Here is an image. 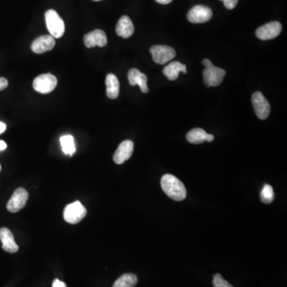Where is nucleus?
Here are the masks:
<instances>
[{
	"label": "nucleus",
	"mask_w": 287,
	"mask_h": 287,
	"mask_svg": "<svg viewBox=\"0 0 287 287\" xmlns=\"http://www.w3.org/2000/svg\"><path fill=\"white\" fill-rule=\"evenodd\" d=\"M93 1H100V0H93Z\"/></svg>",
	"instance_id": "obj_31"
},
{
	"label": "nucleus",
	"mask_w": 287,
	"mask_h": 287,
	"mask_svg": "<svg viewBox=\"0 0 287 287\" xmlns=\"http://www.w3.org/2000/svg\"><path fill=\"white\" fill-rule=\"evenodd\" d=\"M156 2L159 3L160 4H170L171 2H172V0H155Z\"/></svg>",
	"instance_id": "obj_29"
},
{
	"label": "nucleus",
	"mask_w": 287,
	"mask_h": 287,
	"mask_svg": "<svg viewBox=\"0 0 287 287\" xmlns=\"http://www.w3.org/2000/svg\"><path fill=\"white\" fill-rule=\"evenodd\" d=\"M8 86V81L5 77H0V91L5 90Z\"/></svg>",
	"instance_id": "obj_25"
},
{
	"label": "nucleus",
	"mask_w": 287,
	"mask_h": 287,
	"mask_svg": "<svg viewBox=\"0 0 287 287\" xmlns=\"http://www.w3.org/2000/svg\"><path fill=\"white\" fill-rule=\"evenodd\" d=\"M208 133L202 129H193L189 131L187 134V140L192 144H202L206 141V137Z\"/></svg>",
	"instance_id": "obj_20"
},
{
	"label": "nucleus",
	"mask_w": 287,
	"mask_h": 287,
	"mask_svg": "<svg viewBox=\"0 0 287 287\" xmlns=\"http://www.w3.org/2000/svg\"><path fill=\"white\" fill-rule=\"evenodd\" d=\"M55 46V39L51 35H43L36 38L31 44V50L36 54H43L52 50Z\"/></svg>",
	"instance_id": "obj_13"
},
{
	"label": "nucleus",
	"mask_w": 287,
	"mask_h": 287,
	"mask_svg": "<svg viewBox=\"0 0 287 287\" xmlns=\"http://www.w3.org/2000/svg\"><path fill=\"white\" fill-rule=\"evenodd\" d=\"M116 32L121 38H128L131 37L134 33V27L131 19L126 15L122 16L117 23Z\"/></svg>",
	"instance_id": "obj_16"
},
{
	"label": "nucleus",
	"mask_w": 287,
	"mask_h": 287,
	"mask_svg": "<svg viewBox=\"0 0 287 287\" xmlns=\"http://www.w3.org/2000/svg\"><path fill=\"white\" fill-rule=\"evenodd\" d=\"M29 194L23 188L16 189L7 203V210L11 213H16L24 208L28 200Z\"/></svg>",
	"instance_id": "obj_7"
},
{
	"label": "nucleus",
	"mask_w": 287,
	"mask_h": 287,
	"mask_svg": "<svg viewBox=\"0 0 287 287\" xmlns=\"http://www.w3.org/2000/svg\"><path fill=\"white\" fill-rule=\"evenodd\" d=\"M0 240L3 243V249L8 253H16L19 249L14 241L12 232L8 228H3L0 229Z\"/></svg>",
	"instance_id": "obj_14"
},
{
	"label": "nucleus",
	"mask_w": 287,
	"mask_h": 287,
	"mask_svg": "<svg viewBox=\"0 0 287 287\" xmlns=\"http://www.w3.org/2000/svg\"><path fill=\"white\" fill-rule=\"evenodd\" d=\"M180 72L186 74L187 67L184 64H182L179 61H172L167 65L163 70V74L170 81L176 80Z\"/></svg>",
	"instance_id": "obj_17"
},
{
	"label": "nucleus",
	"mask_w": 287,
	"mask_h": 287,
	"mask_svg": "<svg viewBox=\"0 0 287 287\" xmlns=\"http://www.w3.org/2000/svg\"><path fill=\"white\" fill-rule=\"evenodd\" d=\"M153 59L157 64L163 65L173 59L176 55V50L169 46L156 45L151 47Z\"/></svg>",
	"instance_id": "obj_6"
},
{
	"label": "nucleus",
	"mask_w": 287,
	"mask_h": 287,
	"mask_svg": "<svg viewBox=\"0 0 287 287\" xmlns=\"http://www.w3.org/2000/svg\"><path fill=\"white\" fill-rule=\"evenodd\" d=\"M137 277L133 274L121 275L113 284V287H134L137 283Z\"/></svg>",
	"instance_id": "obj_21"
},
{
	"label": "nucleus",
	"mask_w": 287,
	"mask_h": 287,
	"mask_svg": "<svg viewBox=\"0 0 287 287\" xmlns=\"http://www.w3.org/2000/svg\"><path fill=\"white\" fill-rule=\"evenodd\" d=\"M212 14L210 7L195 6L188 13V19L192 24H204L212 18Z\"/></svg>",
	"instance_id": "obj_9"
},
{
	"label": "nucleus",
	"mask_w": 287,
	"mask_h": 287,
	"mask_svg": "<svg viewBox=\"0 0 287 287\" xmlns=\"http://www.w3.org/2000/svg\"><path fill=\"white\" fill-rule=\"evenodd\" d=\"M6 129H7V126H6L5 123L0 121V134H2L3 133L5 132Z\"/></svg>",
	"instance_id": "obj_27"
},
{
	"label": "nucleus",
	"mask_w": 287,
	"mask_h": 287,
	"mask_svg": "<svg viewBox=\"0 0 287 287\" xmlns=\"http://www.w3.org/2000/svg\"><path fill=\"white\" fill-rule=\"evenodd\" d=\"M61 149L63 153L70 156H73L76 152L75 144H74V136L71 135H65L60 137Z\"/></svg>",
	"instance_id": "obj_19"
},
{
	"label": "nucleus",
	"mask_w": 287,
	"mask_h": 287,
	"mask_svg": "<svg viewBox=\"0 0 287 287\" xmlns=\"http://www.w3.org/2000/svg\"><path fill=\"white\" fill-rule=\"evenodd\" d=\"M106 94L110 99H116L118 97L120 93V83L118 79L114 74H109L106 76Z\"/></svg>",
	"instance_id": "obj_18"
},
{
	"label": "nucleus",
	"mask_w": 287,
	"mask_h": 287,
	"mask_svg": "<svg viewBox=\"0 0 287 287\" xmlns=\"http://www.w3.org/2000/svg\"><path fill=\"white\" fill-rule=\"evenodd\" d=\"M7 146L5 141L0 140V151H4L7 149Z\"/></svg>",
	"instance_id": "obj_28"
},
{
	"label": "nucleus",
	"mask_w": 287,
	"mask_h": 287,
	"mask_svg": "<svg viewBox=\"0 0 287 287\" xmlns=\"http://www.w3.org/2000/svg\"><path fill=\"white\" fill-rule=\"evenodd\" d=\"M203 65L205 67L203 73L205 85L208 87L219 86L226 75V71L219 67H215L209 59H203Z\"/></svg>",
	"instance_id": "obj_2"
},
{
	"label": "nucleus",
	"mask_w": 287,
	"mask_h": 287,
	"mask_svg": "<svg viewBox=\"0 0 287 287\" xmlns=\"http://www.w3.org/2000/svg\"><path fill=\"white\" fill-rule=\"evenodd\" d=\"M251 100L257 117L261 120L268 118L271 113V106L268 100L262 95V93L260 92H255L251 97Z\"/></svg>",
	"instance_id": "obj_8"
},
{
	"label": "nucleus",
	"mask_w": 287,
	"mask_h": 287,
	"mask_svg": "<svg viewBox=\"0 0 287 287\" xmlns=\"http://www.w3.org/2000/svg\"><path fill=\"white\" fill-rule=\"evenodd\" d=\"M134 149V145L132 140H125L121 142L113 155V160L117 165H121L131 157Z\"/></svg>",
	"instance_id": "obj_12"
},
{
	"label": "nucleus",
	"mask_w": 287,
	"mask_h": 287,
	"mask_svg": "<svg viewBox=\"0 0 287 287\" xmlns=\"http://www.w3.org/2000/svg\"><path fill=\"white\" fill-rule=\"evenodd\" d=\"M106 33L101 30H95L84 36V43L87 48L94 47H104L107 45Z\"/></svg>",
	"instance_id": "obj_11"
},
{
	"label": "nucleus",
	"mask_w": 287,
	"mask_h": 287,
	"mask_svg": "<svg viewBox=\"0 0 287 287\" xmlns=\"http://www.w3.org/2000/svg\"><path fill=\"white\" fill-rule=\"evenodd\" d=\"M52 287H67V285L63 281H60L59 279L55 278L54 282H53Z\"/></svg>",
	"instance_id": "obj_26"
},
{
	"label": "nucleus",
	"mask_w": 287,
	"mask_h": 287,
	"mask_svg": "<svg viewBox=\"0 0 287 287\" xmlns=\"http://www.w3.org/2000/svg\"><path fill=\"white\" fill-rule=\"evenodd\" d=\"M282 24L278 22H271L269 24L258 27L255 34L259 39L265 41V40L274 39L278 37L282 32Z\"/></svg>",
	"instance_id": "obj_10"
},
{
	"label": "nucleus",
	"mask_w": 287,
	"mask_h": 287,
	"mask_svg": "<svg viewBox=\"0 0 287 287\" xmlns=\"http://www.w3.org/2000/svg\"><path fill=\"white\" fill-rule=\"evenodd\" d=\"M161 188L171 199L181 201L186 198L187 191L184 185L176 176L166 174L161 178Z\"/></svg>",
	"instance_id": "obj_1"
},
{
	"label": "nucleus",
	"mask_w": 287,
	"mask_h": 287,
	"mask_svg": "<svg viewBox=\"0 0 287 287\" xmlns=\"http://www.w3.org/2000/svg\"><path fill=\"white\" fill-rule=\"evenodd\" d=\"M57 85V79L51 74L38 75L33 81V87L35 91L40 93H51Z\"/></svg>",
	"instance_id": "obj_5"
},
{
	"label": "nucleus",
	"mask_w": 287,
	"mask_h": 287,
	"mask_svg": "<svg viewBox=\"0 0 287 287\" xmlns=\"http://www.w3.org/2000/svg\"><path fill=\"white\" fill-rule=\"evenodd\" d=\"M128 78H129V84L131 86L137 85L140 86V90L144 93H147L149 92L147 76L141 73L140 70L136 68L131 69L128 74Z\"/></svg>",
	"instance_id": "obj_15"
},
{
	"label": "nucleus",
	"mask_w": 287,
	"mask_h": 287,
	"mask_svg": "<svg viewBox=\"0 0 287 287\" xmlns=\"http://www.w3.org/2000/svg\"><path fill=\"white\" fill-rule=\"evenodd\" d=\"M219 1H222L225 7L228 10L234 9L239 2V0H219Z\"/></svg>",
	"instance_id": "obj_24"
},
{
	"label": "nucleus",
	"mask_w": 287,
	"mask_h": 287,
	"mask_svg": "<svg viewBox=\"0 0 287 287\" xmlns=\"http://www.w3.org/2000/svg\"><path fill=\"white\" fill-rule=\"evenodd\" d=\"M213 140H214L213 135L208 134V135H207V137H206V141L212 142L213 141Z\"/></svg>",
	"instance_id": "obj_30"
},
{
	"label": "nucleus",
	"mask_w": 287,
	"mask_h": 287,
	"mask_svg": "<svg viewBox=\"0 0 287 287\" xmlns=\"http://www.w3.org/2000/svg\"><path fill=\"white\" fill-rule=\"evenodd\" d=\"M214 287H234L228 281L222 278L219 274H215L213 276Z\"/></svg>",
	"instance_id": "obj_23"
},
{
	"label": "nucleus",
	"mask_w": 287,
	"mask_h": 287,
	"mask_svg": "<svg viewBox=\"0 0 287 287\" xmlns=\"http://www.w3.org/2000/svg\"><path fill=\"white\" fill-rule=\"evenodd\" d=\"M261 200L265 204H270L275 199V193L272 187L269 184L264 185L263 189L261 191Z\"/></svg>",
	"instance_id": "obj_22"
},
{
	"label": "nucleus",
	"mask_w": 287,
	"mask_h": 287,
	"mask_svg": "<svg viewBox=\"0 0 287 287\" xmlns=\"http://www.w3.org/2000/svg\"><path fill=\"white\" fill-rule=\"evenodd\" d=\"M86 214L87 211L81 202L75 201L65 208L63 216L65 220L70 224H76L86 217Z\"/></svg>",
	"instance_id": "obj_4"
},
{
	"label": "nucleus",
	"mask_w": 287,
	"mask_h": 287,
	"mask_svg": "<svg viewBox=\"0 0 287 287\" xmlns=\"http://www.w3.org/2000/svg\"><path fill=\"white\" fill-rule=\"evenodd\" d=\"M0 171H1V165H0Z\"/></svg>",
	"instance_id": "obj_32"
},
{
	"label": "nucleus",
	"mask_w": 287,
	"mask_h": 287,
	"mask_svg": "<svg viewBox=\"0 0 287 287\" xmlns=\"http://www.w3.org/2000/svg\"><path fill=\"white\" fill-rule=\"evenodd\" d=\"M46 24L50 35L59 38L64 34L65 24L63 18L54 10H49L45 14Z\"/></svg>",
	"instance_id": "obj_3"
}]
</instances>
